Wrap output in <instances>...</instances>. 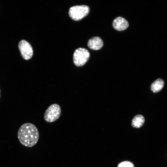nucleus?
I'll use <instances>...</instances> for the list:
<instances>
[{
	"instance_id": "1",
	"label": "nucleus",
	"mask_w": 167,
	"mask_h": 167,
	"mask_svg": "<svg viewBox=\"0 0 167 167\" xmlns=\"http://www.w3.org/2000/svg\"><path fill=\"white\" fill-rule=\"evenodd\" d=\"M20 142L24 146L31 147L37 142L39 137L38 129L33 124L26 123L22 125L18 132Z\"/></svg>"
},
{
	"instance_id": "2",
	"label": "nucleus",
	"mask_w": 167,
	"mask_h": 167,
	"mask_svg": "<svg viewBox=\"0 0 167 167\" xmlns=\"http://www.w3.org/2000/svg\"><path fill=\"white\" fill-rule=\"evenodd\" d=\"M89 12V8L88 6L85 5H77L70 8L69 15L72 19L79 21L86 16Z\"/></svg>"
},
{
	"instance_id": "3",
	"label": "nucleus",
	"mask_w": 167,
	"mask_h": 167,
	"mask_svg": "<svg viewBox=\"0 0 167 167\" xmlns=\"http://www.w3.org/2000/svg\"><path fill=\"white\" fill-rule=\"evenodd\" d=\"M61 112V108L58 104H52L45 110L44 115V119L47 122H53L59 118Z\"/></svg>"
},
{
	"instance_id": "4",
	"label": "nucleus",
	"mask_w": 167,
	"mask_h": 167,
	"mask_svg": "<svg viewBox=\"0 0 167 167\" xmlns=\"http://www.w3.org/2000/svg\"><path fill=\"white\" fill-rule=\"evenodd\" d=\"M90 53L87 49L84 48H78L74 53L73 63L77 66H82L88 61Z\"/></svg>"
},
{
	"instance_id": "5",
	"label": "nucleus",
	"mask_w": 167,
	"mask_h": 167,
	"mask_svg": "<svg viewBox=\"0 0 167 167\" xmlns=\"http://www.w3.org/2000/svg\"><path fill=\"white\" fill-rule=\"evenodd\" d=\"M18 48L24 59L28 60L32 57L33 54L32 48L28 42L24 40H21L19 42Z\"/></svg>"
},
{
	"instance_id": "6",
	"label": "nucleus",
	"mask_w": 167,
	"mask_h": 167,
	"mask_svg": "<svg viewBox=\"0 0 167 167\" xmlns=\"http://www.w3.org/2000/svg\"><path fill=\"white\" fill-rule=\"evenodd\" d=\"M113 25L115 29L122 31L126 29L128 27L129 23L125 18L121 17H118L114 19Z\"/></svg>"
},
{
	"instance_id": "7",
	"label": "nucleus",
	"mask_w": 167,
	"mask_h": 167,
	"mask_svg": "<svg viewBox=\"0 0 167 167\" xmlns=\"http://www.w3.org/2000/svg\"><path fill=\"white\" fill-rule=\"evenodd\" d=\"M103 45V41L99 37H93L89 39L88 41V46L90 49L94 50L100 49Z\"/></svg>"
},
{
	"instance_id": "8",
	"label": "nucleus",
	"mask_w": 167,
	"mask_h": 167,
	"mask_svg": "<svg viewBox=\"0 0 167 167\" xmlns=\"http://www.w3.org/2000/svg\"><path fill=\"white\" fill-rule=\"evenodd\" d=\"M164 81L162 79H158L153 82L151 86V90L154 93L160 91L164 86Z\"/></svg>"
},
{
	"instance_id": "9",
	"label": "nucleus",
	"mask_w": 167,
	"mask_h": 167,
	"mask_svg": "<svg viewBox=\"0 0 167 167\" xmlns=\"http://www.w3.org/2000/svg\"><path fill=\"white\" fill-rule=\"evenodd\" d=\"M144 121L145 119L143 115H137L135 116L133 119L132 125L135 128H140L143 125Z\"/></svg>"
},
{
	"instance_id": "10",
	"label": "nucleus",
	"mask_w": 167,
	"mask_h": 167,
	"mask_svg": "<svg viewBox=\"0 0 167 167\" xmlns=\"http://www.w3.org/2000/svg\"><path fill=\"white\" fill-rule=\"evenodd\" d=\"M118 167H134V165L130 161H125L120 163Z\"/></svg>"
},
{
	"instance_id": "11",
	"label": "nucleus",
	"mask_w": 167,
	"mask_h": 167,
	"mask_svg": "<svg viewBox=\"0 0 167 167\" xmlns=\"http://www.w3.org/2000/svg\"><path fill=\"white\" fill-rule=\"evenodd\" d=\"M1 90H0V98L1 97Z\"/></svg>"
}]
</instances>
